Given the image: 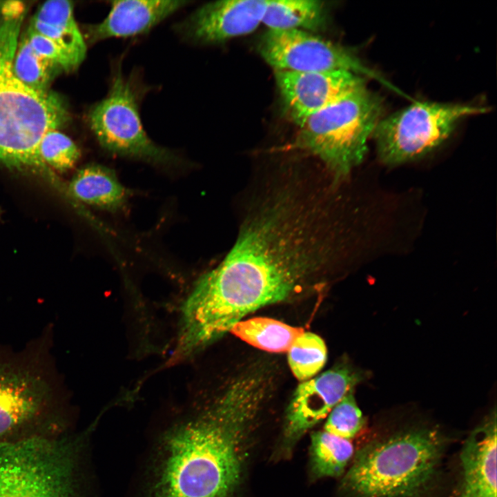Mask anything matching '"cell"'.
Masks as SVG:
<instances>
[{
    "label": "cell",
    "mask_w": 497,
    "mask_h": 497,
    "mask_svg": "<svg viewBox=\"0 0 497 497\" xmlns=\"http://www.w3.org/2000/svg\"><path fill=\"white\" fill-rule=\"evenodd\" d=\"M188 3L182 0L111 1L106 17L88 28L90 40L94 42L144 33Z\"/></svg>",
    "instance_id": "cell-15"
},
{
    "label": "cell",
    "mask_w": 497,
    "mask_h": 497,
    "mask_svg": "<svg viewBox=\"0 0 497 497\" xmlns=\"http://www.w3.org/2000/svg\"><path fill=\"white\" fill-rule=\"evenodd\" d=\"M88 121L99 144L110 153L158 164L179 162L146 135L133 84L120 70L115 72L107 96L90 110Z\"/></svg>",
    "instance_id": "cell-9"
},
{
    "label": "cell",
    "mask_w": 497,
    "mask_h": 497,
    "mask_svg": "<svg viewBox=\"0 0 497 497\" xmlns=\"http://www.w3.org/2000/svg\"><path fill=\"white\" fill-rule=\"evenodd\" d=\"M436 431H398L372 440L355 454L342 486L355 497H411L434 476L444 445Z\"/></svg>",
    "instance_id": "cell-6"
},
{
    "label": "cell",
    "mask_w": 497,
    "mask_h": 497,
    "mask_svg": "<svg viewBox=\"0 0 497 497\" xmlns=\"http://www.w3.org/2000/svg\"><path fill=\"white\" fill-rule=\"evenodd\" d=\"M353 452L350 440L325 431L315 432L311 435L310 445L311 471L318 478L340 476Z\"/></svg>",
    "instance_id": "cell-20"
},
{
    "label": "cell",
    "mask_w": 497,
    "mask_h": 497,
    "mask_svg": "<svg viewBox=\"0 0 497 497\" xmlns=\"http://www.w3.org/2000/svg\"><path fill=\"white\" fill-rule=\"evenodd\" d=\"M69 190L79 200L108 211L121 209L128 197V190L115 172L99 164L79 169L72 179Z\"/></svg>",
    "instance_id": "cell-17"
},
{
    "label": "cell",
    "mask_w": 497,
    "mask_h": 497,
    "mask_svg": "<svg viewBox=\"0 0 497 497\" xmlns=\"http://www.w3.org/2000/svg\"><path fill=\"white\" fill-rule=\"evenodd\" d=\"M30 27L59 46L73 70L84 61L86 46L75 21L70 1L51 0L45 2L35 13Z\"/></svg>",
    "instance_id": "cell-16"
},
{
    "label": "cell",
    "mask_w": 497,
    "mask_h": 497,
    "mask_svg": "<svg viewBox=\"0 0 497 497\" xmlns=\"http://www.w3.org/2000/svg\"><path fill=\"white\" fill-rule=\"evenodd\" d=\"M364 425V416L352 391L328 414L324 431L350 440L359 433Z\"/></svg>",
    "instance_id": "cell-24"
},
{
    "label": "cell",
    "mask_w": 497,
    "mask_h": 497,
    "mask_svg": "<svg viewBox=\"0 0 497 497\" xmlns=\"http://www.w3.org/2000/svg\"><path fill=\"white\" fill-rule=\"evenodd\" d=\"M496 432L494 410L465 440L460 454L461 497H496Z\"/></svg>",
    "instance_id": "cell-14"
},
{
    "label": "cell",
    "mask_w": 497,
    "mask_h": 497,
    "mask_svg": "<svg viewBox=\"0 0 497 497\" xmlns=\"http://www.w3.org/2000/svg\"><path fill=\"white\" fill-rule=\"evenodd\" d=\"M259 50L275 72L345 70L372 78L402 95L400 90L366 66L351 51L310 32L269 30L261 38Z\"/></svg>",
    "instance_id": "cell-10"
},
{
    "label": "cell",
    "mask_w": 497,
    "mask_h": 497,
    "mask_svg": "<svg viewBox=\"0 0 497 497\" xmlns=\"http://www.w3.org/2000/svg\"><path fill=\"white\" fill-rule=\"evenodd\" d=\"M91 431L0 445V497H89Z\"/></svg>",
    "instance_id": "cell-5"
},
{
    "label": "cell",
    "mask_w": 497,
    "mask_h": 497,
    "mask_svg": "<svg viewBox=\"0 0 497 497\" xmlns=\"http://www.w3.org/2000/svg\"><path fill=\"white\" fill-rule=\"evenodd\" d=\"M41 161L52 168L64 172L72 168L80 157L74 142L58 130L48 132L39 145Z\"/></svg>",
    "instance_id": "cell-23"
},
{
    "label": "cell",
    "mask_w": 497,
    "mask_h": 497,
    "mask_svg": "<svg viewBox=\"0 0 497 497\" xmlns=\"http://www.w3.org/2000/svg\"><path fill=\"white\" fill-rule=\"evenodd\" d=\"M55 66L39 57L31 48L26 37L19 39L13 61L17 78L29 88L47 92Z\"/></svg>",
    "instance_id": "cell-22"
},
{
    "label": "cell",
    "mask_w": 497,
    "mask_h": 497,
    "mask_svg": "<svg viewBox=\"0 0 497 497\" xmlns=\"http://www.w3.org/2000/svg\"><path fill=\"white\" fill-rule=\"evenodd\" d=\"M32 50L41 57L65 71L73 68L65 53L53 41L29 26L25 35Z\"/></svg>",
    "instance_id": "cell-25"
},
{
    "label": "cell",
    "mask_w": 497,
    "mask_h": 497,
    "mask_svg": "<svg viewBox=\"0 0 497 497\" xmlns=\"http://www.w3.org/2000/svg\"><path fill=\"white\" fill-rule=\"evenodd\" d=\"M325 6L315 0H271L262 23L273 30L315 31L325 22Z\"/></svg>",
    "instance_id": "cell-18"
},
{
    "label": "cell",
    "mask_w": 497,
    "mask_h": 497,
    "mask_svg": "<svg viewBox=\"0 0 497 497\" xmlns=\"http://www.w3.org/2000/svg\"><path fill=\"white\" fill-rule=\"evenodd\" d=\"M25 13L22 2L0 1V162L45 171L39 143L46 133L65 124L68 114L57 95L29 88L14 72Z\"/></svg>",
    "instance_id": "cell-3"
},
{
    "label": "cell",
    "mask_w": 497,
    "mask_h": 497,
    "mask_svg": "<svg viewBox=\"0 0 497 497\" xmlns=\"http://www.w3.org/2000/svg\"><path fill=\"white\" fill-rule=\"evenodd\" d=\"M45 341L0 351V445L69 431L61 382Z\"/></svg>",
    "instance_id": "cell-4"
},
{
    "label": "cell",
    "mask_w": 497,
    "mask_h": 497,
    "mask_svg": "<svg viewBox=\"0 0 497 497\" xmlns=\"http://www.w3.org/2000/svg\"><path fill=\"white\" fill-rule=\"evenodd\" d=\"M304 330L269 318H253L235 324L231 331L248 344L269 352L287 351Z\"/></svg>",
    "instance_id": "cell-19"
},
{
    "label": "cell",
    "mask_w": 497,
    "mask_h": 497,
    "mask_svg": "<svg viewBox=\"0 0 497 497\" xmlns=\"http://www.w3.org/2000/svg\"><path fill=\"white\" fill-rule=\"evenodd\" d=\"M288 362L295 377L305 381L315 376L324 367L327 351L318 335L304 331L287 351Z\"/></svg>",
    "instance_id": "cell-21"
},
{
    "label": "cell",
    "mask_w": 497,
    "mask_h": 497,
    "mask_svg": "<svg viewBox=\"0 0 497 497\" xmlns=\"http://www.w3.org/2000/svg\"><path fill=\"white\" fill-rule=\"evenodd\" d=\"M364 375L349 365H340L300 383L287 409L284 439L292 445L303 434L327 417L332 409Z\"/></svg>",
    "instance_id": "cell-11"
},
{
    "label": "cell",
    "mask_w": 497,
    "mask_h": 497,
    "mask_svg": "<svg viewBox=\"0 0 497 497\" xmlns=\"http://www.w3.org/2000/svg\"><path fill=\"white\" fill-rule=\"evenodd\" d=\"M277 87L294 121L310 115L365 84L345 70L275 72Z\"/></svg>",
    "instance_id": "cell-12"
},
{
    "label": "cell",
    "mask_w": 497,
    "mask_h": 497,
    "mask_svg": "<svg viewBox=\"0 0 497 497\" xmlns=\"http://www.w3.org/2000/svg\"><path fill=\"white\" fill-rule=\"evenodd\" d=\"M232 248L209 271L222 302L249 314L324 282L345 245L343 181L322 166L257 171Z\"/></svg>",
    "instance_id": "cell-1"
},
{
    "label": "cell",
    "mask_w": 497,
    "mask_h": 497,
    "mask_svg": "<svg viewBox=\"0 0 497 497\" xmlns=\"http://www.w3.org/2000/svg\"><path fill=\"white\" fill-rule=\"evenodd\" d=\"M267 0H225L208 3L181 25L189 39L215 44L253 32L262 23Z\"/></svg>",
    "instance_id": "cell-13"
},
{
    "label": "cell",
    "mask_w": 497,
    "mask_h": 497,
    "mask_svg": "<svg viewBox=\"0 0 497 497\" xmlns=\"http://www.w3.org/2000/svg\"><path fill=\"white\" fill-rule=\"evenodd\" d=\"M263 398L238 380L208 406L159 436L145 497H234Z\"/></svg>",
    "instance_id": "cell-2"
},
{
    "label": "cell",
    "mask_w": 497,
    "mask_h": 497,
    "mask_svg": "<svg viewBox=\"0 0 497 497\" xmlns=\"http://www.w3.org/2000/svg\"><path fill=\"white\" fill-rule=\"evenodd\" d=\"M381 97L358 87L295 124V148L315 159L334 177L344 180L364 159L367 142L381 119Z\"/></svg>",
    "instance_id": "cell-7"
},
{
    "label": "cell",
    "mask_w": 497,
    "mask_h": 497,
    "mask_svg": "<svg viewBox=\"0 0 497 497\" xmlns=\"http://www.w3.org/2000/svg\"><path fill=\"white\" fill-rule=\"evenodd\" d=\"M488 110L476 105L414 101L378 122L373 134L378 155L389 165L420 158L446 141L460 121Z\"/></svg>",
    "instance_id": "cell-8"
}]
</instances>
